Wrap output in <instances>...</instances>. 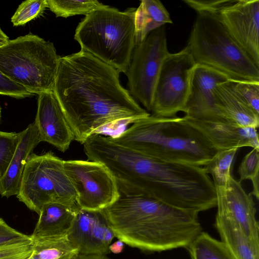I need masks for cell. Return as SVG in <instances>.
Instances as JSON below:
<instances>
[{
	"label": "cell",
	"mask_w": 259,
	"mask_h": 259,
	"mask_svg": "<svg viewBox=\"0 0 259 259\" xmlns=\"http://www.w3.org/2000/svg\"><path fill=\"white\" fill-rule=\"evenodd\" d=\"M40 142L34 122L19 132V142L15 154L6 173L0 179V194L2 197L8 198L18 195L26 161Z\"/></svg>",
	"instance_id": "cell-17"
},
{
	"label": "cell",
	"mask_w": 259,
	"mask_h": 259,
	"mask_svg": "<svg viewBox=\"0 0 259 259\" xmlns=\"http://www.w3.org/2000/svg\"><path fill=\"white\" fill-rule=\"evenodd\" d=\"M213 93L214 105L221 117L241 126L258 127L259 115L236 92L229 80L218 84Z\"/></svg>",
	"instance_id": "cell-18"
},
{
	"label": "cell",
	"mask_w": 259,
	"mask_h": 259,
	"mask_svg": "<svg viewBox=\"0 0 259 259\" xmlns=\"http://www.w3.org/2000/svg\"><path fill=\"white\" fill-rule=\"evenodd\" d=\"M136 10L106 5L95 10L79 23L74 39L81 50L125 73L136 46Z\"/></svg>",
	"instance_id": "cell-4"
},
{
	"label": "cell",
	"mask_w": 259,
	"mask_h": 259,
	"mask_svg": "<svg viewBox=\"0 0 259 259\" xmlns=\"http://www.w3.org/2000/svg\"><path fill=\"white\" fill-rule=\"evenodd\" d=\"M238 149L219 150L210 161L203 168L210 175L215 187L225 186L231 175V169Z\"/></svg>",
	"instance_id": "cell-24"
},
{
	"label": "cell",
	"mask_w": 259,
	"mask_h": 259,
	"mask_svg": "<svg viewBox=\"0 0 259 259\" xmlns=\"http://www.w3.org/2000/svg\"><path fill=\"white\" fill-rule=\"evenodd\" d=\"M48 8L56 17L67 18L76 15L85 16L106 5L97 0H46Z\"/></svg>",
	"instance_id": "cell-25"
},
{
	"label": "cell",
	"mask_w": 259,
	"mask_h": 259,
	"mask_svg": "<svg viewBox=\"0 0 259 259\" xmlns=\"http://www.w3.org/2000/svg\"><path fill=\"white\" fill-rule=\"evenodd\" d=\"M76 212L61 203L50 202L42 207L32 238L61 237L67 235Z\"/></svg>",
	"instance_id": "cell-19"
},
{
	"label": "cell",
	"mask_w": 259,
	"mask_h": 259,
	"mask_svg": "<svg viewBox=\"0 0 259 259\" xmlns=\"http://www.w3.org/2000/svg\"><path fill=\"white\" fill-rule=\"evenodd\" d=\"M184 116L218 150L243 147L259 150L256 128L241 126L227 120L207 121Z\"/></svg>",
	"instance_id": "cell-16"
},
{
	"label": "cell",
	"mask_w": 259,
	"mask_h": 259,
	"mask_svg": "<svg viewBox=\"0 0 259 259\" xmlns=\"http://www.w3.org/2000/svg\"><path fill=\"white\" fill-rule=\"evenodd\" d=\"M34 123L41 142H47L65 152L74 136L64 111L53 91L38 95Z\"/></svg>",
	"instance_id": "cell-15"
},
{
	"label": "cell",
	"mask_w": 259,
	"mask_h": 259,
	"mask_svg": "<svg viewBox=\"0 0 259 259\" xmlns=\"http://www.w3.org/2000/svg\"><path fill=\"white\" fill-rule=\"evenodd\" d=\"M172 23L168 12L160 1H141L135 12L136 45L142 41L151 31Z\"/></svg>",
	"instance_id": "cell-21"
},
{
	"label": "cell",
	"mask_w": 259,
	"mask_h": 259,
	"mask_svg": "<svg viewBox=\"0 0 259 259\" xmlns=\"http://www.w3.org/2000/svg\"><path fill=\"white\" fill-rule=\"evenodd\" d=\"M28 259H39V258L33 250V253H32L31 256Z\"/></svg>",
	"instance_id": "cell-36"
},
{
	"label": "cell",
	"mask_w": 259,
	"mask_h": 259,
	"mask_svg": "<svg viewBox=\"0 0 259 259\" xmlns=\"http://www.w3.org/2000/svg\"><path fill=\"white\" fill-rule=\"evenodd\" d=\"M19 133L0 131V179L6 173L17 149Z\"/></svg>",
	"instance_id": "cell-27"
},
{
	"label": "cell",
	"mask_w": 259,
	"mask_h": 259,
	"mask_svg": "<svg viewBox=\"0 0 259 259\" xmlns=\"http://www.w3.org/2000/svg\"><path fill=\"white\" fill-rule=\"evenodd\" d=\"M239 182L249 180L252 182L259 177V150L252 149L243 158L238 170Z\"/></svg>",
	"instance_id": "cell-29"
},
{
	"label": "cell",
	"mask_w": 259,
	"mask_h": 259,
	"mask_svg": "<svg viewBox=\"0 0 259 259\" xmlns=\"http://www.w3.org/2000/svg\"><path fill=\"white\" fill-rule=\"evenodd\" d=\"M114 67L81 50L61 57L53 92L74 140L83 144L103 127L150 115L120 84Z\"/></svg>",
	"instance_id": "cell-1"
},
{
	"label": "cell",
	"mask_w": 259,
	"mask_h": 259,
	"mask_svg": "<svg viewBox=\"0 0 259 259\" xmlns=\"http://www.w3.org/2000/svg\"><path fill=\"white\" fill-rule=\"evenodd\" d=\"M64 161L49 151L31 153L23 171L17 197L38 214L44 205L56 202L76 212L80 209L77 192L64 167Z\"/></svg>",
	"instance_id": "cell-7"
},
{
	"label": "cell",
	"mask_w": 259,
	"mask_h": 259,
	"mask_svg": "<svg viewBox=\"0 0 259 259\" xmlns=\"http://www.w3.org/2000/svg\"><path fill=\"white\" fill-rule=\"evenodd\" d=\"M229 80L226 75L214 69L197 64L184 112L185 116L207 121L225 119L215 106L213 92L218 84Z\"/></svg>",
	"instance_id": "cell-14"
},
{
	"label": "cell",
	"mask_w": 259,
	"mask_h": 259,
	"mask_svg": "<svg viewBox=\"0 0 259 259\" xmlns=\"http://www.w3.org/2000/svg\"><path fill=\"white\" fill-rule=\"evenodd\" d=\"M48 8L46 0H28L23 2L11 18L13 26L23 25L41 16Z\"/></svg>",
	"instance_id": "cell-26"
},
{
	"label": "cell",
	"mask_w": 259,
	"mask_h": 259,
	"mask_svg": "<svg viewBox=\"0 0 259 259\" xmlns=\"http://www.w3.org/2000/svg\"><path fill=\"white\" fill-rule=\"evenodd\" d=\"M221 241L235 259H259V240L249 237L237 225L215 218Z\"/></svg>",
	"instance_id": "cell-20"
},
{
	"label": "cell",
	"mask_w": 259,
	"mask_h": 259,
	"mask_svg": "<svg viewBox=\"0 0 259 259\" xmlns=\"http://www.w3.org/2000/svg\"><path fill=\"white\" fill-rule=\"evenodd\" d=\"M169 53L165 25L150 32L134 49L125 73L128 79V91L148 112L161 65Z\"/></svg>",
	"instance_id": "cell-9"
},
{
	"label": "cell",
	"mask_w": 259,
	"mask_h": 259,
	"mask_svg": "<svg viewBox=\"0 0 259 259\" xmlns=\"http://www.w3.org/2000/svg\"><path fill=\"white\" fill-rule=\"evenodd\" d=\"M67 238L79 253L104 254L115 237L101 210L80 209L76 214Z\"/></svg>",
	"instance_id": "cell-13"
},
{
	"label": "cell",
	"mask_w": 259,
	"mask_h": 259,
	"mask_svg": "<svg viewBox=\"0 0 259 259\" xmlns=\"http://www.w3.org/2000/svg\"><path fill=\"white\" fill-rule=\"evenodd\" d=\"M64 167L77 192L80 209L100 211L117 199L116 179L104 164L88 160H68L64 161Z\"/></svg>",
	"instance_id": "cell-10"
},
{
	"label": "cell",
	"mask_w": 259,
	"mask_h": 259,
	"mask_svg": "<svg viewBox=\"0 0 259 259\" xmlns=\"http://www.w3.org/2000/svg\"><path fill=\"white\" fill-rule=\"evenodd\" d=\"M32 240L33 250L39 259H72L79 253L67 235L32 238Z\"/></svg>",
	"instance_id": "cell-22"
},
{
	"label": "cell",
	"mask_w": 259,
	"mask_h": 259,
	"mask_svg": "<svg viewBox=\"0 0 259 259\" xmlns=\"http://www.w3.org/2000/svg\"><path fill=\"white\" fill-rule=\"evenodd\" d=\"M1 108L0 107V119H1Z\"/></svg>",
	"instance_id": "cell-37"
},
{
	"label": "cell",
	"mask_w": 259,
	"mask_h": 259,
	"mask_svg": "<svg viewBox=\"0 0 259 259\" xmlns=\"http://www.w3.org/2000/svg\"><path fill=\"white\" fill-rule=\"evenodd\" d=\"M33 251V242L0 247V259H28Z\"/></svg>",
	"instance_id": "cell-31"
},
{
	"label": "cell",
	"mask_w": 259,
	"mask_h": 259,
	"mask_svg": "<svg viewBox=\"0 0 259 259\" xmlns=\"http://www.w3.org/2000/svg\"><path fill=\"white\" fill-rule=\"evenodd\" d=\"M124 243L120 240H118L110 245L109 249L114 253H119L122 251Z\"/></svg>",
	"instance_id": "cell-34"
},
{
	"label": "cell",
	"mask_w": 259,
	"mask_h": 259,
	"mask_svg": "<svg viewBox=\"0 0 259 259\" xmlns=\"http://www.w3.org/2000/svg\"><path fill=\"white\" fill-rule=\"evenodd\" d=\"M236 92L259 115V82L229 80Z\"/></svg>",
	"instance_id": "cell-28"
},
{
	"label": "cell",
	"mask_w": 259,
	"mask_h": 259,
	"mask_svg": "<svg viewBox=\"0 0 259 259\" xmlns=\"http://www.w3.org/2000/svg\"><path fill=\"white\" fill-rule=\"evenodd\" d=\"M72 259H109L103 254L78 253Z\"/></svg>",
	"instance_id": "cell-33"
},
{
	"label": "cell",
	"mask_w": 259,
	"mask_h": 259,
	"mask_svg": "<svg viewBox=\"0 0 259 259\" xmlns=\"http://www.w3.org/2000/svg\"><path fill=\"white\" fill-rule=\"evenodd\" d=\"M116 181L118 197L101 211L114 236L123 243L159 252L187 248L202 232L198 213L172 207L131 184Z\"/></svg>",
	"instance_id": "cell-2"
},
{
	"label": "cell",
	"mask_w": 259,
	"mask_h": 259,
	"mask_svg": "<svg viewBox=\"0 0 259 259\" xmlns=\"http://www.w3.org/2000/svg\"><path fill=\"white\" fill-rule=\"evenodd\" d=\"M9 40V37L2 30L0 27V47L6 45Z\"/></svg>",
	"instance_id": "cell-35"
},
{
	"label": "cell",
	"mask_w": 259,
	"mask_h": 259,
	"mask_svg": "<svg viewBox=\"0 0 259 259\" xmlns=\"http://www.w3.org/2000/svg\"><path fill=\"white\" fill-rule=\"evenodd\" d=\"M217 218L238 226L249 237L259 240V225L252 195L245 191L241 183L232 176L226 185L215 187Z\"/></svg>",
	"instance_id": "cell-12"
},
{
	"label": "cell",
	"mask_w": 259,
	"mask_h": 259,
	"mask_svg": "<svg viewBox=\"0 0 259 259\" xmlns=\"http://www.w3.org/2000/svg\"><path fill=\"white\" fill-rule=\"evenodd\" d=\"M215 13L231 37L259 68V1L226 0Z\"/></svg>",
	"instance_id": "cell-11"
},
{
	"label": "cell",
	"mask_w": 259,
	"mask_h": 259,
	"mask_svg": "<svg viewBox=\"0 0 259 259\" xmlns=\"http://www.w3.org/2000/svg\"><path fill=\"white\" fill-rule=\"evenodd\" d=\"M114 143L157 160L202 167L218 150L184 117L150 115L110 137Z\"/></svg>",
	"instance_id": "cell-3"
},
{
	"label": "cell",
	"mask_w": 259,
	"mask_h": 259,
	"mask_svg": "<svg viewBox=\"0 0 259 259\" xmlns=\"http://www.w3.org/2000/svg\"><path fill=\"white\" fill-rule=\"evenodd\" d=\"M196 66L187 45L166 56L155 86L151 115L173 117L179 112H184Z\"/></svg>",
	"instance_id": "cell-8"
},
{
	"label": "cell",
	"mask_w": 259,
	"mask_h": 259,
	"mask_svg": "<svg viewBox=\"0 0 259 259\" xmlns=\"http://www.w3.org/2000/svg\"><path fill=\"white\" fill-rule=\"evenodd\" d=\"M31 242L30 235L16 230L0 218V247Z\"/></svg>",
	"instance_id": "cell-30"
},
{
	"label": "cell",
	"mask_w": 259,
	"mask_h": 259,
	"mask_svg": "<svg viewBox=\"0 0 259 259\" xmlns=\"http://www.w3.org/2000/svg\"><path fill=\"white\" fill-rule=\"evenodd\" d=\"M60 57L52 42L29 33L0 47V71L39 95L53 91Z\"/></svg>",
	"instance_id": "cell-6"
},
{
	"label": "cell",
	"mask_w": 259,
	"mask_h": 259,
	"mask_svg": "<svg viewBox=\"0 0 259 259\" xmlns=\"http://www.w3.org/2000/svg\"><path fill=\"white\" fill-rule=\"evenodd\" d=\"M191 259H235L226 245L201 232L187 247Z\"/></svg>",
	"instance_id": "cell-23"
},
{
	"label": "cell",
	"mask_w": 259,
	"mask_h": 259,
	"mask_svg": "<svg viewBox=\"0 0 259 259\" xmlns=\"http://www.w3.org/2000/svg\"><path fill=\"white\" fill-rule=\"evenodd\" d=\"M0 95L17 99L31 97L34 94L24 87L14 82L0 71Z\"/></svg>",
	"instance_id": "cell-32"
},
{
	"label": "cell",
	"mask_w": 259,
	"mask_h": 259,
	"mask_svg": "<svg viewBox=\"0 0 259 259\" xmlns=\"http://www.w3.org/2000/svg\"><path fill=\"white\" fill-rule=\"evenodd\" d=\"M188 47L196 63L230 80L259 82V68L231 37L218 15L197 12Z\"/></svg>",
	"instance_id": "cell-5"
}]
</instances>
